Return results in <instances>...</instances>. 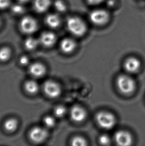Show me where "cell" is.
I'll use <instances>...</instances> for the list:
<instances>
[{
    "label": "cell",
    "instance_id": "obj_1",
    "mask_svg": "<svg viewBox=\"0 0 145 146\" xmlns=\"http://www.w3.org/2000/svg\"><path fill=\"white\" fill-rule=\"evenodd\" d=\"M68 30L74 36H81L86 32V26L84 22L78 17H71L67 21Z\"/></svg>",
    "mask_w": 145,
    "mask_h": 146
},
{
    "label": "cell",
    "instance_id": "obj_2",
    "mask_svg": "<svg viewBox=\"0 0 145 146\" xmlns=\"http://www.w3.org/2000/svg\"><path fill=\"white\" fill-rule=\"evenodd\" d=\"M116 83L119 91L124 94L127 95L133 93L135 89V82L128 75H120L117 78Z\"/></svg>",
    "mask_w": 145,
    "mask_h": 146
},
{
    "label": "cell",
    "instance_id": "obj_3",
    "mask_svg": "<svg viewBox=\"0 0 145 146\" xmlns=\"http://www.w3.org/2000/svg\"><path fill=\"white\" fill-rule=\"evenodd\" d=\"M96 120L98 124L105 130L113 128L116 124L115 117L113 115L105 111L100 112L96 115Z\"/></svg>",
    "mask_w": 145,
    "mask_h": 146
},
{
    "label": "cell",
    "instance_id": "obj_4",
    "mask_svg": "<svg viewBox=\"0 0 145 146\" xmlns=\"http://www.w3.org/2000/svg\"><path fill=\"white\" fill-rule=\"evenodd\" d=\"M109 16L108 12L103 9L92 11L89 16L91 22L97 26H102L108 22Z\"/></svg>",
    "mask_w": 145,
    "mask_h": 146
},
{
    "label": "cell",
    "instance_id": "obj_5",
    "mask_svg": "<svg viewBox=\"0 0 145 146\" xmlns=\"http://www.w3.org/2000/svg\"><path fill=\"white\" fill-rule=\"evenodd\" d=\"M43 91L47 96L55 98L58 97L61 93V87L58 83L51 80L46 81L43 84Z\"/></svg>",
    "mask_w": 145,
    "mask_h": 146
},
{
    "label": "cell",
    "instance_id": "obj_6",
    "mask_svg": "<svg viewBox=\"0 0 145 146\" xmlns=\"http://www.w3.org/2000/svg\"><path fill=\"white\" fill-rule=\"evenodd\" d=\"M20 27L22 32L24 34H32L37 30V24L34 19L26 17L22 19Z\"/></svg>",
    "mask_w": 145,
    "mask_h": 146
},
{
    "label": "cell",
    "instance_id": "obj_7",
    "mask_svg": "<svg viewBox=\"0 0 145 146\" xmlns=\"http://www.w3.org/2000/svg\"><path fill=\"white\" fill-rule=\"evenodd\" d=\"M30 140L36 143L42 142L48 136V132L45 129L36 127L33 128L30 132Z\"/></svg>",
    "mask_w": 145,
    "mask_h": 146
},
{
    "label": "cell",
    "instance_id": "obj_8",
    "mask_svg": "<svg viewBox=\"0 0 145 146\" xmlns=\"http://www.w3.org/2000/svg\"><path fill=\"white\" fill-rule=\"evenodd\" d=\"M114 140L118 145L121 146H130L133 141L131 134L125 131H119L116 133Z\"/></svg>",
    "mask_w": 145,
    "mask_h": 146
},
{
    "label": "cell",
    "instance_id": "obj_9",
    "mask_svg": "<svg viewBox=\"0 0 145 146\" xmlns=\"http://www.w3.org/2000/svg\"><path fill=\"white\" fill-rule=\"evenodd\" d=\"M86 112L84 109L79 106L72 107L70 111V116L73 121L75 122L80 123L86 119Z\"/></svg>",
    "mask_w": 145,
    "mask_h": 146
},
{
    "label": "cell",
    "instance_id": "obj_10",
    "mask_svg": "<svg viewBox=\"0 0 145 146\" xmlns=\"http://www.w3.org/2000/svg\"><path fill=\"white\" fill-rule=\"evenodd\" d=\"M141 63L139 59L135 57H130L126 60L124 67L126 71L129 73L137 72L140 68Z\"/></svg>",
    "mask_w": 145,
    "mask_h": 146
},
{
    "label": "cell",
    "instance_id": "obj_11",
    "mask_svg": "<svg viewBox=\"0 0 145 146\" xmlns=\"http://www.w3.org/2000/svg\"><path fill=\"white\" fill-rule=\"evenodd\" d=\"M29 72L30 75L36 78L43 76L44 75L46 69L44 65L40 63H34L30 65Z\"/></svg>",
    "mask_w": 145,
    "mask_h": 146
},
{
    "label": "cell",
    "instance_id": "obj_12",
    "mask_svg": "<svg viewBox=\"0 0 145 146\" xmlns=\"http://www.w3.org/2000/svg\"><path fill=\"white\" fill-rule=\"evenodd\" d=\"M56 37L54 34L50 32H45L41 35L40 42L46 47H50L55 44Z\"/></svg>",
    "mask_w": 145,
    "mask_h": 146
},
{
    "label": "cell",
    "instance_id": "obj_13",
    "mask_svg": "<svg viewBox=\"0 0 145 146\" xmlns=\"http://www.w3.org/2000/svg\"><path fill=\"white\" fill-rule=\"evenodd\" d=\"M76 46V42L70 38H65L60 43L61 50L65 53H71L74 51Z\"/></svg>",
    "mask_w": 145,
    "mask_h": 146
},
{
    "label": "cell",
    "instance_id": "obj_14",
    "mask_svg": "<svg viewBox=\"0 0 145 146\" xmlns=\"http://www.w3.org/2000/svg\"><path fill=\"white\" fill-rule=\"evenodd\" d=\"M50 5V0H35L34 7L37 12L43 13L46 11Z\"/></svg>",
    "mask_w": 145,
    "mask_h": 146
},
{
    "label": "cell",
    "instance_id": "obj_15",
    "mask_svg": "<svg viewBox=\"0 0 145 146\" xmlns=\"http://www.w3.org/2000/svg\"><path fill=\"white\" fill-rule=\"evenodd\" d=\"M46 23L50 28H57L60 24V19L57 15L50 14L46 18Z\"/></svg>",
    "mask_w": 145,
    "mask_h": 146
},
{
    "label": "cell",
    "instance_id": "obj_16",
    "mask_svg": "<svg viewBox=\"0 0 145 146\" xmlns=\"http://www.w3.org/2000/svg\"><path fill=\"white\" fill-rule=\"evenodd\" d=\"M18 127V122L16 119H8L5 122L4 127L8 132H13L16 131Z\"/></svg>",
    "mask_w": 145,
    "mask_h": 146
},
{
    "label": "cell",
    "instance_id": "obj_17",
    "mask_svg": "<svg viewBox=\"0 0 145 146\" xmlns=\"http://www.w3.org/2000/svg\"><path fill=\"white\" fill-rule=\"evenodd\" d=\"M24 88L27 92L31 94H34L38 91L39 86L36 81L28 80L25 83Z\"/></svg>",
    "mask_w": 145,
    "mask_h": 146
},
{
    "label": "cell",
    "instance_id": "obj_18",
    "mask_svg": "<svg viewBox=\"0 0 145 146\" xmlns=\"http://www.w3.org/2000/svg\"><path fill=\"white\" fill-rule=\"evenodd\" d=\"M39 42L34 38H28L26 40L24 45L26 49L30 50H34L37 48Z\"/></svg>",
    "mask_w": 145,
    "mask_h": 146
},
{
    "label": "cell",
    "instance_id": "obj_19",
    "mask_svg": "<svg viewBox=\"0 0 145 146\" xmlns=\"http://www.w3.org/2000/svg\"><path fill=\"white\" fill-rule=\"evenodd\" d=\"M11 55V51L8 48H3L0 49V61H7Z\"/></svg>",
    "mask_w": 145,
    "mask_h": 146
},
{
    "label": "cell",
    "instance_id": "obj_20",
    "mask_svg": "<svg viewBox=\"0 0 145 146\" xmlns=\"http://www.w3.org/2000/svg\"><path fill=\"white\" fill-rule=\"evenodd\" d=\"M71 145L73 146H84L86 145V141L82 137H74L71 141Z\"/></svg>",
    "mask_w": 145,
    "mask_h": 146
},
{
    "label": "cell",
    "instance_id": "obj_21",
    "mask_svg": "<svg viewBox=\"0 0 145 146\" xmlns=\"http://www.w3.org/2000/svg\"><path fill=\"white\" fill-rule=\"evenodd\" d=\"M43 123L45 126L47 128H52L55 124V119L53 117L47 116L43 119Z\"/></svg>",
    "mask_w": 145,
    "mask_h": 146
},
{
    "label": "cell",
    "instance_id": "obj_22",
    "mask_svg": "<svg viewBox=\"0 0 145 146\" xmlns=\"http://www.w3.org/2000/svg\"><path fill=\"white\" fill-rule=\"evenodd\" d=\"M54 112L56 116L61 118L65 115L66 113V109L63 106H58L55 108Z\"/></svg>",
    "mask_w": 145,
    "mask_h": 146
},
{
    "label": "cell",
    "instance_id": "obj_23",
    "mask_svg": "<svg viewBox=\"0 0 145 146\" xmlns=\"http://www.w3.org/2000/svg\"><path fill=\"white\" fill-rule=\"evenodd\" d=\"M54 7L57 11L59 12H65L66 10V5L61 0H57L55 2Z\"/></svg>",
    "mask_w": 145,
    "mask_h": 146
},
{
    "label": "cell",
    "instance_id": "obj_24",
    "mask_svg": "<svg viewBox=\"0 0 145 146\" xmlns=\"http://www.w3.org/2000/svg\"><path fill=\"white\" fill-rule=\"evenodd\" d=\"M99 142L102 145H108L110 143V139L107 135H102L99 138Z\"/></svg>",
    "mask_w": 145,
    "mask_h": 146
},
{
    "label": "cell",
    "instance_id": "obj_25",
    "mask_svg": "<svg viewBox=\"0 0 145 146\" xmlns=\"http://www.w3.org/2000/svg\"><path fill=\"white\" fill-rule=\"evenodd\" d=\"M12 11L14 14H21L24 12V8L20 5L16 4L12 7Z\"/></svg>",
    "mask_w": 145,
    "mask_h": 146
},
{
    "label": "cell",
    "instance_id": "obj_26",
    "mask_svg": "<svg viewBox=\"0 0 145 146\" xmlns=\"http://www.w3.org/2000/svg\"><path fill=\"white\" fill-rule=\"evenodd\" d=\"M10 0H0V9H4L10 5Z\"/></svg>",
    "mask_w": 145,
    "mask_h": 146
},
{
    "label": "cell",
    "instance_id": "obj_27",
    "mask_svg": "<svg viewBox=\"0 0 145 146\" xmlns=\"http://www.w3.org/2000/svg\"><path fill=\"white\" fill-rule=\"evenodd\" d=\"M30 62V59L28 58V57L26 56H22L20 57V62L22 65H28Z\"/></svg>",
    "mask_w": 145,
    "mask_h": 146
},
{
    "label": "cell",
    "instance_id": "obj_28",
    "mask_svg": "<svg viewBox=\"0 0 145 146\" xmlns=\"http://www.w3.org/2000/svg\"><path fill=\"white\" fill-rule=\"evenodd\" d=\"M86 2L91 5H98L101 4L104 0H86Z\"/></svg>",
    "mask_w": 145,
    "mask_h": 146
},
{
    "label": "cell",
    "instance_id": "obj_29",
    "mask_svg": "<svg viewBox=\"0 0 145 146\" xmlns=\"http://www.w3.org/2000/svg\"><path fill=\"white\" fill-rule=\"evenodd\" d=\"M18 1H20L21 3H24V2H26L28 1V0H18Z\"/></svg>",
    "mask_w": 145,
    "mask_h": 146
},
{
    "label": "cell",
    "instance_id": "obj_30",
    "mask_svg": "<svg viewBox=\"0 0 145 146\" xmlns=\"http://www.w3.org/2000/svg\"><path fill=\"white\" fill-rule=\"evenodd\" d=\"M0 25H1V20H0Z\"/></svg>",
    "mask_w": 145,
    "mask_h": 146
}]
</instances>
